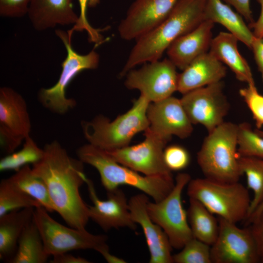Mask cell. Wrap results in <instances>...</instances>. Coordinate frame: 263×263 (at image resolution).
<instances>
[{
  "label": "cell",
  "mask_w": 263,
  "mask_h": 263,
  "mask_svg": "<svg viewBox=\"0 0 263 263\" xmlns=\"http://www.w3.org/2000/svg\"><path fill=\"white\" fill-rule=\"evenodd\" d=\"M55 33L65 47L66 56L61 63L62 70L57 81L53 86L41 88L38 98L41 105L51 112L60 115L67 113L76 105V100L66 96V89L73 79L82 71L96 69L99 56L94 50L80 55L72 46V38L67 32L56 29Z\"/></svg>",
  "instance_id": "7"
},
{
  "label": "cell",
  "mask_w": 263,
  "mask_h": 263,
  "mask_svg": "<svg viewBox=\"0 0 263 263\" xmlns=\"http://www.w3.org/2000/svg\"><path fill=\"white\" fill-rule=\"evenodd\" d=\"M41 207L36 200L23 192L10 180L0 183V216L10 211L24 208Z\"/></svg>",
  "instance_id": "29"
},
{
  "label": "cell",
  "mask_w": 263,
  "mask_h": 263,
  "mask_svg": "<svg viewBox=\"0 0 263 263\" xmlns=\"http://www.w3.org/2000/svg\"><path fill=\"white\" fill-rule=\"evenodd\" d=\"M205 16L206 20L221 24L239 41L251 48L255 37L252 32L241 15L235 12L227 4L222 0H207Z\"/></svg>",
  "instance_id": "24"
},
{
  "label": "cell",
  "mask_w": 263,
  "mask_h": 263,
  "mask_svg": "<svg viewBox=\"0 0 263 263\" xmlns=\"http://www.w3.org/2000/svg\"><path fill=\"white\" fill-rule=\"evenodd\" d=\"M148 195L139 193L129 200V209L133 221L141 227L150 252V263H172L173 248L163 229L154 223L147 210Z\"/></svg>",
  "instance_id": "18"
},
{
  "label": "cell",
  "mask_w": 263,
  "mask_h": 263,
  "mask_svg": "<svg viewBox=\"0 0 263 263\" xmlns=\"http://www.w3.org/2000/svg\"><path fill=\"white\" fill-rule=\"evenodd\" d=\"M239 165L241 175L246 177L247 188L253 192L247 219L263 202V158L239 156Z\"/></svg>",
  "instance_id": "28"
},
{
  "label": "cell",
  "mask_w": 263,
  "mask_h": 263,
  "mask_svg": "<svg viewBox=\"0 0 263 263\" xmlns=\"http://www.w3.org/2000/svg\"><path fill=\"white\" fill-rule=\"evenodd\" d=\"M262 39H263V38Z\"/></svg>",
  "instance_id": "45"
},
{
  "label": "cell",
  "mask_w": 263,
  "mask_h": 263,
  "mask_svg": "<svg viewBox=\"0 0 263 263\" xmlns=\"http://www.w3.org/2000/svg\"><path fill=\"white\" fill-rule=\"evenodd\" d=\"M255 131L257 133H258L259 135L263 137V131L261 129H255Z\"/></svg>",
  "instance_id": "44"
},
{
  "label": "cell",
  "mask_w": 263,
  "mask_h": 263,
  "mask_svg": "<svg viewBox=\"0 0 263 263\" xmlns=\"http://www.w3.org/2000/svg\"><path fill=\"white\" fill-rule=\"evenodd\" d=\"M9 179L19 189L37 201L49 212L55 211L45 183L33 173L29 165L22 167Z\"/></svg>",
  "instance_id": "27"
},
{
  "label": "cell",
  "mask_w": 263,
  "mask_h": 263,
  "mask_svg": "<svg viewBox=\"0 0 263 263\" xmlns=\"http://www.w3.org/2000/svg\"><path fill=\"white\" fill-rule=\"evenodd\" d=\"M187 211L193 237L211 246L218 234V219L200 201L193 198H189Z\"/></svg>",
  "instance_id": "25"
},
{
  "label": "cell",
  "mask_w": 263,
  "mask_h": 263,
  "mask_svg": "<svg viewBox=\"0 0 263 263\" xmlns=\"http://www.w3.org/2000/svg\"><path fill=\"white\" fill-rule=\"evenodd\" d=\"M226 67L210 52L201 55L179 74L177 91L185 94L222 81Z\"/></svg>",
  "instance_id": "20"
},
{
  "label": "cell",
  "mask_w": 263,
  "mask_h": 263,
  "mask_svg": "<svg viewBox=\"0 0 263 263\" xmlns=\"http://www.w3.org/2000/svg\"><path fill=\"white\" fill-rule=\"evenodd\" d=\"M104 258L109 263H126L124 260L116 257L108 251L102 255Z\"/></svg>",
  "instance_id": "42"
},
{
  "label": "cell",
  "mask_w": 263,
  "mask_h": 263,
  "mask_svg": "<svg viewBox=\"0 0 263 263\" xmlns=\"http://www.w3.org/2000/svg\"><path fill=\"white\" fill-rule=\"evenodd\" d=\"M262 211H263V202L258 207L252 214L245 221V225L254 218L259 215Z\"/></svg>",
  "instance_id": "43"
},
{
  "label": "cell",
  "mask_w": 263,
  "mask_h": 263,
  "mask_svg": "<svg viewBox=\"0 0 263 263\" xmlns=\"http://www.w3.org/2000/svg\"><path fill=\"white\" fill-rule=\"evenodd\" d=\"M237 124L224 122L208 132L197 155L205 178L224 183L238 182L242 175L239 165Z\"/></svg>",
  "instance_id": "4"
},
{
  "label": "cell",
  "mask_w": 263,
  "mask_h": 263,
  "mask_svg": "<svg viewBox=\"0 0 263 263\" xmlns=\"http://www.w3.org/2000/svg\"><path fill=\"white\" fill-rule=\"evenodd\" d=\"M190 180L189 174L178 173L169 193L159 202L149 201L147 207L151 219L163 229L172 248L177 249L193 238L182 201L183 191Z\"/></svg>",
  "instance_id": "9"
},
{
  "label": "cell",
  "mask_w": 263,
  "mask_h": 263,
  "mask_svg": "<svg viewBox=\"0 0 263 263\" xmlns=\"http://www.w3.org/2000/svg\"><path fill=\"white\" fill-rule=\"evenodd\" d=\"M179 0H135L118 27L120 37L136 40L160 24Z\"/></svg>",
  "instance_id": "16"
},
{
  "label": "cell",
  "mask_w": 263,
  "mask_h": 263,
  "mask_svg": "<svg viewBox=\"0 0 263 263\" xmlns=\"http://www.w3.org/2000/svg\"><path fill=\"white\" fill-rule=\"evenodd\" d=\"M237 146L239 156L263 158V137L248 123L237 124Z\"/></svg>",
  "instance_id": "31"
},
{
  "label": "cell",
  "mask_w": 263,
  "mask_h": 263,
  "mask_svg": "<svg viewBox=\"0 0 263 263\" xmlns=\"http://www.w3.org/2000/svg\"><path fill=\"white\" fill-rule=\"evenodd\" d=\"M76 153L83 163L97 169L102 184L107 191L118 188L121 185H127L151 197L154 202H159L169 193L175 185L172 175H140L115 161L104 150L89 143L80 147Z\"/></svg>",
  "instance_id": "3"
},
{
  "label": "cell",
  "mask_w": 263,
  "mask_h": 263,
  "mask_svg": "<svg viewBox=\"0 0 263 263\" xmlns=\"http://www.w3.org/2000/svg\"><path fill=\"white\" fill-rule=\"evenodd\" d=\"M178 253L173 255L175 263H212L210 245L193 238Z\"/></svg>",
  "instance_id": "32"
},
{
  "label": "cell",
  "mask_w": 263,
  "mask_h": 263,
  "mask_svg": "<svg viewBox=\"0 0 263 263\" xmlns=\"http://www.w3.org/2000/svg\"><path fill=\"white\" fill-rule=\"evenodd\" d=\"M53 258L50 261L52 263H89L86 259L74 256L66 253H61L53 256Z\"/></svg>",
  "instance_id": "40"
},
{
  "label": "cell",
  "mask_w": 263,
  "mask_h": 263,
  "mask_svg": "<svg viewBox=\"0 0 263 263\" xmlns=\"http://www.w3.org/2000/svg\"><path fill=\"white\" fill-rule=\"evenodd\" d=\"M145 138L133 146L105 150L113 160L145 175H172L164 160V150L169 141L151 130L145 131Z\"/></svg>",
  "instance_id": "10"
},
{
  "label": "cell",
  "mask_w": 263,
  "mask_h": 263,
  "mask_svg": "<svg viewBox=\"0 0 263 263\" xmlns=\"http://www.w3.org/2000/svg\"><path fill=\"white\" fill-rule=\"evenodd\" d=\"M207 0H179L158 26L137 39L121 73L122 76L139 64L161 58L170 45L205 19Z\"/></svg>",
  "instance_id": "2"
},
{
  "label": "cell",
  "mask_w": 263,
  "mask_h": 263,
  "mask_svg": "<svg viewBox=\"0 0 263 263\" xmlns=\"http://www.w3.org/2000/svg\"><path fill=\"white\" fill-rule=\"evenodd\" d=\"M31 122L26 102L18 92L9 87L0 88V140L9 153L15 151L29 136Z\"/></svg>",
  "instance_id": "14"
},
{
  "label": "cell",
  "mask_w": 263,
  "mask_h": 263,
  "mask_svg": "<svg viewBox=\"0 0 263 263\" xmlns=\"http://www.w3.org/2000/svg\"><path fill=\"white\" fill-rule=\"evenodd\" d=\"M263 82V40L254 37L251 48Z\"/></svg>",
  "instance_id": "39"
},
{
  "label": "cell",
  "mask_w": 263,
  "mask_h": 263,
  "mask_svg": "<svg viewBox=\"0 0 263 263\" xmlns=\"http://www.w3.org/2000/svg\"><path fill=\"white\" fill-rule=\"evenodd\" d=\"M219 231L210 246L212 263H261L256 244L249 226L218 217Z\"/></svg>",
  "instance_id": "13"
},
{
  "label": "cell",
  "mask_w": 263,
  "mask_h": 263,
  "mask_svg": "<svg viewBox=\"0 0 263 263\" xmlns=\"http://www.w3.org/2000/svg\"><path fill=\"white\" fill-rule=\"evenodd\" d=\"M33 219L49 256L81 249H93L101 255L109 251L106 236L92 234L86 229L64 226L55 220L42 207L35 208Z\"/></svg>",
  "instance_id": "8"
},
{
  "label": "cell",
  "mask_w": 263,
  "mask_h": 263,
  "mask_svg": "<svg viewBox=\"0 0 263 263\" xmlns=\"http://www.w3.org/2000/svg\"><path fill=\"white\" fill-rule=\"evenodd\" d=\"M139 69L127 73L125 85L136 89L149 102H157L172 96L177 91L179 74L168 58L144 63Z\"/></svg>",
  "instance_id": "11"
},
{
  "label": "cell",
  "mask_w": 263,
  "mask_h": 263,
  "mask_svg": "<svg viewBox=\"0 0 263 263\" xmlns=\"http://www.w3.org/2000/svg\"><path fill=\"white\" fill-rule=\"evenodd\" d=\"M85 183L93 204L88 206L90 219L105 231L123 227L135 230L137 224L132 219L129 201L121 189L107 191V199L102 200L98 198L91 180L87 177Z\"/></svg>",
  "instance_id": "15"
},
{
  "label": "cell",
  "mask_w": 263,
  "mask_h": 263,
  "mask_svg": "<svg viewBox=\"0 0 263 263\" xmlns=\"http://www.w3.org/2000/svg\"><path fill=\"white\" fill-rule=\"evenodd\" d=\"M147 117L149 128L169 140L172 135L186 138L193 131V124L180 99L172 96L150 102L147 110Z\"/></svg>",
  "instance_id": "17"
},
{
  "label": "cell",
  "mask_w": 263,
  "mask_h": 263,
  "mask_svg": "<svg viewBox=\"0 0 263 263\" xmlns=\"http://www.w3.org/2000/svg\"><path fill=\"white\" fill-rule=\"evenodd\" d=\"M163 156L166 165L171 171L181 170L187 168L190 162L188 151L180 145L166 147Z\"/></svg>",
  "instance_id": "35"
},
{
  "label": "cell",
  "mask_w": 263,
  "mask_h": 263,
  "mask_svg": "<svg viewBox=\"0 0 263 263\" xmlns=\"http://www.w3.org/2000/svg\"><path fill=\"white\" fill-rule=\"evenodd\" d=\"M182 104L193 125H203L209 132L224 122L229 103L222 81L183 94Z\"/></svg>",
  "instance_id": "12"
},
{
  "label": "cell",
  "mask_w": 263,
  "mask_h": 263,
  "mask_svg": "<svg viewBox=\"0 0 263 263\" xmlns=\"http://www.w3.org/2000/svg\"><path fill=\"white\" fill-rule=\"evenodd\" d=\"M233 6L238 13L249 23L254 21L250 9V0H222Z\"/></svg>",
  "instance_id": "38"
},
{
  "label": "cell",
  "mask_w": 263,
  "mask_h": 263,
  "mask_svg": "<svg viewBox=\"0 0 263 263\" xmlns=\"http://www.w3.org/2000/svg\"><path fill=\"white\" fill-rule=\"evenodd\" d=\"M239 94L252 113L256 129H261L263 126V95L258 91L255 85L240 89Z\"/></svg>",
  "instance_id": "34"
},
{
  "label": "cell",
  "mask_w": 263,
  "mask_h": 263,
  "mask_svg": "<svg viewBox=\"0 0 263 263\" xmlns=\"http://www.w3.org/2000/svg\"><path fill=\"white\" fill-rule=\"evenodd\" d=\"M150 103L140 95L129 111L113 120L100 115L90 121H83L85 138L89 144L105 150L129 146L135 134L150 127L147 110Z\"/></svg>",
  "instance_id": "5"
},
{
  "label": "cell",
  "mask_w": 263,
  "mask_h": 263,
  "mask_svg": "<svg viewBox=\"0 0 263 263\" xmlns=\"http://www.w3.org/2000/svg\"><path fill=\"white\" fill-rule=\"evenodd\" d=\"M214 24L210 20H205L170 45L167 53L177 68L183 71L197 57L208 52L213 38Z\"/></svg>",
  "instance_id": "19"
},
{
  "label": "cell",
  "mask_w": 263,
  "mask_h": 263,
  "mask_svg": "<svg viewBox=\"0 0 263 263\" xmlns=\"http://www.w3.org/2000/svg\"><path fill=\"white\" fill-rule=\"evenodd\" d=\"M43 150L42 159L32 165L33 173L45 183L55 211L69 226L86 229L89 207L79 191L87 178L84 163L70 156L56 140L46 144Z\"/></svg>",
  "instance_id": "1"
},
{
  "label": "cell",
  "mask_w": 263,
  "mask_h": 263,
  "mask_svg": "<svg viewBox=\"0 0 263 263\" xmlns=\"http://www.w3.org/2000/svg\"><path fill=\"white\" fill-rule=\"evenodd\" d=\"M247 225L255 240L261 263H263V211L251 220Z\"/></svg>",
  "instance_id": "37"
},
{
  "label": "cell",
  "mask_w": 263,
  "mask_h": 263,
  "mask_svg": "<svg viewBox=\"0 0 263 263\" xmlns=\"http://www.w3.org/2000/svg\"><path fill=\"white\" fill-rule=\"evenodd\" d=\"M31 0H0V15L9 18H20L27 15Z\"/></svg>",
  "instance_id": "36"
},
{
  "label": "cell",
  "mask_w": 263,
  "mask_h": 263,
  "mask_svg": "<svg viewBox=\"0 0 263 263\" xmlns=\"http://www.w3.org/2000/svg\"><path fill=\"white\" fill-rule=\"evenodd\" d=\"M34 207L15 210L0 216V259L9 263L14 256L19 239L33 218Z\"/></svg>",
  "instance_id": "23"
},
{
  "label": "cell",
  "mask_w": 263,
  "mask_h": 263,
  "mask_svg": "<svg viewBox=\"0 0 263 263\" xmlns=\"http://www.w3.org/2000/svg\"><path fill=\"white\" fill-rule=\"evenodd\" d=\"M187 194L218 217L236 224L247 218L251 199L248 188L239 181L224 183L205 177L191 179L187 185Z\"/></svg>",
  "instance_id": "6"
},
{
  "label": "cell",
  "mask_w": 263,
  "mask_h": 263,
  "mask_svg": "<svg viewBox=\"0 0 263 263\" xmlns=\"http://www.w3.org/2000/svg\"><path fill=\"white\" fill-rule=\"evenodd\" d=\"M80 13L77 22L67 31L70 38H72L75 32L85 31L88 35V40L98 45L103 42V37L100 33L101 30L93 27L89 23L87 18L88 7H94L100 2V0H77Z\"/></svg>",
  "instance_id": "33"
},
{
  "label": "cell",
  "mask_w": 263,
  "mask_h": 263,
  "mask_svg": "<svg viewBox=\"0 0 263 263\" xmlns=\"http://www.w3.org/2000/svg\"><path fill=\"white\" fill-rule=\"evenodd\" d=\"M260 5L261 12L258 19L249 23V27L253 29L255 37L262 39L263 38V0H256Z\"/></svg>",
  "instance_id": "41"
},
{
  "label": "cell",
  "mask_w": 263,
  "mask_h": 263,
  "mask_svg": "<svg viewBox=\"0 0 263 263\" xmlns=\"http://www.w3.org/2000/svg\"><path fill=\"white\" fill-rule=\"evenodd\" d=\"M74 0H31L27 15L34 28L38 31L57 25H74L78 16L74 9Z\"/></svg>",
  "instance_id": "21"
},
{
  "label": "cell",
  "mask_w": 263,
  "mask_h": 263,
  "mask_svg": "<svg viewBox=\"0 0 263 263\" xmlns=\"http://www.w3.org/2000/svg\"><path fill=\"white\" fill-rule=\"evenodd\" d=\"M238 41L231 33L221 32L212 38L209 52L227 66L238 80L255 85L250 67L239 51Z\"/></svg>",
  "instance_id": "22"
},
{
  "label": "cell",
  "mask_w": 263,
  "mask_h": 263,
  "mask_svg": "<svg viewBox=\"0 0 263 263\" xmlns=\"http://www.w3.org/2000/svg\"><path fill=\"white\" fill-rule=\"evenodd\" d=\"M49 256L33 218L22 231L16 253L9 263H45Z\"/></svg>",
  "instance_id": "26"
},
{
  "label": "cell",
  "mask_w": 263,
  "mask_h": 263,
  "mask_svg": "<svg viewBox=\"0 0 263 263\" xmlns=\"http://www.w3.org/2000/svg\"><path fill=\"white\" fill-rule=\"evenodd\" d=\"M44 155L43 149L40 148L30 136L24 140L19 150L10 153L0 161L1 171L14 170L18 171L22 167L38 162Z\"/></svg>",
  "instance_id": "30"
}]
</instances>
